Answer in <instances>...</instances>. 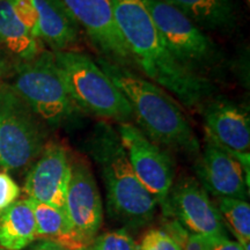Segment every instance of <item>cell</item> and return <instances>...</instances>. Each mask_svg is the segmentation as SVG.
Masks as SVG:
<instances>
[{
  "instance_id": "2",
  "label": "cell",
  "mask_w": 250,
  "mask_h": 250,
  "mask_svg": "<svg viewBox=\"0 0 250 250\" xmlns=\"http://www.w3.org/2000/svg\"><path fill=\"white\" fill-rule=\"evenodd\" d=\"M85 147L101 171L109 215L127 228L151 224L158 203L134 174L116 127L99 122Z\"/></svg>"
},
{
  "instance_id": "17",
  "label": "cell",
  "mask_w": 250,
  "mask_h": 250,
  "mask_svg": "<svg viewBox=\"0 0 250 250\" xmlns=\"http://www.w3.org/2000/svg\"><path fill=\"white\" fill-rule=\"evenodd\" d=\"M36 239V221L31 199H20L0 211V247L22 250Z\"/></svg>"
},
{
  "instance_id": "6",
  "label": "cell",
  "mask_w": 250,
  "mask_h": 250,
  "mask_svg": "<svg viewBox=\"0 0 250 250\" xmlns=\"http://www.w3.org/2000/svg\"><path fill=\"white\" fill-rule=\"evenodd\" d=\"M153 22L174 57L188 71L210 79L223 65L224 55L208 34L164 0H144Z\"/></svg>"
},
{
  "instance_id": "15",
  "label": "cell",
  "mask_w": 250,
  "mask_h": 250,
  "mask_svg": "<svg viewBox=\"0 0 250 250\" xmlns=\"http://www.w3.org/2000/svg\"><path fill=\"white\" fill-rule=\"evenodd\" d=\"M40 39L55 52L68 51L79 37V26L61 0H33Z\"/></svg>"
},
{
  "instance_id": "5",
  "label": "cell",
  "mask_w": 250,
  "mask_h": 250,
  "mask_svg": "<svg viewBox=\"0 0 250 250\" xmlns=\"http://www.w3.org/2000/svg\"><path fill=\"white\" fill-rule=\"evenodd\" d=\"M54 55L71 99L79 110L118 123H131L134 117L130 102L98 62L71 50Z\"/></svg>"
},
{
  "instance_id": "25",
  "label": "cell",
  "mask_w": 250,
  "mask_h": 250,
  "mask_svg": "<svg viewBox=\"0 0 250 250\" xmlns=\"http://www.w3.org/2000/svg\"><path fill=\"white\" fill-rule=\"evenodd\" d=\"M21 190L6 171H0V211L18 201Z\"/></svg>"
},
{
  "instance_id": "16",
  "label": "cell",
  "mask_w": 250,
  "mask_h": 250,
  "mask_svg": "<svg viewBox=\"0 0 250 250\" xmlns=\"http://www.w3.org/2000/svg\"><path fill=\"white\" fill-rule=\"evenodd\" d=\"M179 9L202 30L228 34L236 28L237 11L233 0H164Z\"/></svg>"
},
{
  "instance_id": "23",
  "label": "cell",
  "mask_w": 250,
  "mask_h": 250,
  "mask_svg": "<svg viewBox=\"0 0 250 250\" xmlns=\"http://www.w3.org/2000/svg\"><path fill=\"white\" fill-rule=\"evenodd\" d=\"M137 250H181V247L165 229L152 228L137 245Z\"/></svg>"
},
{
  "instance_id": "30",
  "label": "cell",
  "mask_w": 250,
  "mask_h": 250,
  "mask_svg": "<svg viewBox=\"0 0 250 250\" xmlns=\"http://www.w3.org/2000/svg\"><path fill=\"white\" fill-rule=\"evenodd\" d=\"M0 250H4V249H0Z\"/></svg>"
},
{
  "instance_id": "19",
  "label": "cell",
  "mask_w": 250,
  "mask_h": 250,
  "mask_svg": "<svg viewBox=\"0 0 250 250\" xmlns=\"http://www.w3.org/2000/svg\"><path fill=\"white\" fill-rule=\"evenodd\" d=\"M0 44L20 61L40 54L37 40L15 14L9 0H0Z\"/></svg>"
},
{
  "instance_id": "28",
  "label": "cell",
  "mask_w": 250,
  "mask_h": 250,
  "mask_svg": "<svg viewBox=\"0 0 250 250\" xmlns=\"http://www.w3.org/2000/svg\"><path fill=\"white\" fill-rule=\"evenodd\" d=\"M6 70H7V67H6L5 59L0 56V85L2 83V78H4V74L6 73Z\"/></svg>"
},
{
  "instance_id": "14",
  "label": "cell",
  "mask_w": 250,
  "mask_h": 250,
  "mask_svg": "<svg viewBox=\"0 0 250 250\" xmlns=\"http://www.w3.org/2000/svg\"><path fill=\"white\" fill-rule=\"evenodd\" d=\"M202 108L208 139L234 158L249 153L250 120L245 109L227 99L208 100Z\"/></svg>"
},
{
  "instance_id": "22",
  "label": "cell",
  "mask_w": 250,
  "mask_h": 250,
  "mask_svg": "<svg viewBox=\"0 0 250 250\" xmlns=\"http://www.w3.org/2000/svg\"><path fill=\"white\" fill-rule=\"evenodd\" d=\"M88 250H137V243L125 229H118L96 236L87 247Z\"/></svg>"
},
{
  "instance_id": "9",
  "label": "cell",
  "mask_w": 250,
  "mask_h": 250,
  "mask_svg": "<svg viewBox=\"0 0 250 250\" xmlns=\"http://www.w3.org/2000/svg\"><path fill=\"white\" fill-rule=\"evenodd\" d=\"M102 58L123 66H134L115 19L111 0H61Z\"/></svg>"
},
{
  "instance_id": "10",
  "label": "cell",
  "mask_w": 250,
  "mask_h": 250,
  "mask_svg": "<svg viewBox=\"0 0 250 250\" xmlns=\"http://www.w3.org/2000/svg\"><path fill=\"white\" fill-rule=\"evenodd\" d=\"M165 215L174 217L192 233L228 239L226 225L218 208L193 177H182L173 184Z\"/></svg>"
},
{
  "instance_id": "21",
  "label": "cell",
  "mask_w": 250,
  "mask_h": 250,
  "mask_svg": "<svg viewBox=\"0 0 250 250\" xmlns=\"http://www.w3.org/2000/svg\"><path fill=\"white\" fill-rule=\"evenodd\" d=\"M161 228L179 243L181 250H211L215 243L223 240L190 232L176 219L167 220Z\"/></svg>"
},
{
  "instance_id": "8",
  "label": "cell",
  "mask_w": 250,
  "mask_h": 250,
  "mask_svg": "<svg viewBox=\"0 0 250 250\" xmlns=\"http://www.w3.org/2000/svg\"><path fill=\"white\" fill-rule=\"evenodd\" d=\"M116 130L134 174L166 214L174 184L173 159L134 124L118 123Z\"/></svg>"
},
{
  "instance_id": "11",
  "label": "cell",
  "mask_w": 250,
  "mask_h": 250,
  "mask_svg": "<svg viewBox=\"0 0 250 250\" xmlns=\"http://www.w3.org/2000/svg\"><path fill=\"white\" fill-rule=\"evenodd\" d=\"M64 211L78 235L88 247L101 228L103 204L95 177L88 166L81 160L71 164Z\"/></svg>"
},
{
  "instance_id": "24",
  "label": "cell",
  "mask_w": 250,
  "mask_h": 250,
  "mask_svg": "<svg viewBox=\"0 0 250 250\" xmlns=\"http://www.w3.org/2000/svg\"><path fill=\"white\" fill-rule=\"evenodd\" d=\"M15 14L20 19L30 34L36 40L40 39L39 22H37V12L33 0H9Z\"/></svg>"
},
{
  "instance_id": "3",
  "label": "cell",
  "mask_w": 250,
  "mask_h": 250,
  "mask_svg": "<svg viewBox=\"0 0 250 250\" xmlns=\"http://www.w3.org/2000/svg\"><path fill=\"white\" fill-rule=\"evenodd\" d=\"M98 65L130 102L139 129L156 145L196 153L199 142L179 103L132 68L99 57Z\"/></svg>"
},
{
  "instance_id": "12",
  "label": "cell",
  "mask_w": 250,
  "mask_h": 250,
  "mask_svg": "<svg viewBox=\"0 0 250 250\" xmlns=\"http://www.w3.org/2000/svg\"><path fill=\"white\" fill-rule=\"evenodd\" d=\"M70 176L67 151L61 144L50 143L30 167L23 190L33 201L64 210Z\"/></svg>"
},
{
  "instance_id": "20",
  "label": "cell",
  "mask_w": 250,
  "mask_h": 250,
  "mask_svg": "<svg viewBox=\"0 0 250 250\" xmlns=\"http://www.w3.org/2000/svg\"><path fill=\"white\" fill-rule=\"evenodd\" d=\"M219 212L224 223L236 237L243 250H249L250 243V205L237 198H219Z\"/></svg>"
},
{
  "instance_id": "13",
  "label": "cell",
  "mask_w": 250,
  "mask_h": 250,
  "mask_svg": "<svg viewBox=\"0 0 250 250\" xmlns=\"http://www.w3.org/2000/svg\"><path fill=\"white\" fill-rule=\"evenodd\" d=\"M198 182L206 192L217 198L247 201L249 182L242 166L229 153L206 137L204 151L196 162Z\"/></svg>"
},
{
  "instance_id": "1",
  "label": "cell",
  "mask_w": 250,
  "mask_h": 250,
  "mask_svg": "<svg viewBox=\"0 0 250 250\" xmlns=\"http://www.w3.org/2000/svg\"><path fill=\"white\" fill-rule=\"evenodd\" d=\"M127 49L149 81L173 94L187 108H198L217 92L211 79L188 71L174 57L153 22L144 0H111Z\"/></svg>"
},
{
  "instance_id": "18",
  "label": "cell",
  "mask_w": 250,
  "mask_h": 250,
  "mask_svg": "<svg viewBox=\"0 0 250 250\" xmlns=\"http://www.w3.org/2000/svg\"><path fill=\"white\" fill-rule=\"evenodd\" d=\"M36 221V239L50 241L66 250H80L87 248L74 229L66 212L51 205L33 201Z\"/></svg>"
},
{
  "instance_id": "7",
  "label": "cell",
  "mask_w": 250,
  "mask_h": 250,
  "mask_svg": "<svg viewBox=\"0 0 250 250\" xmlns=\"http://www.w3.org/2000/svg\"><path fill=\"white\" fill-rule=\"evenodd\" d=\"M48 137L45 124L8 83L0 85V168L26 169L39 158Z\"/></svg>"
},
{
  "instance_id": "26",
  "label": "cell",
  "mask_w": 250,
  "mask_h": 250,
  "mask_svg": "<svg viewBox=\"0 0 250 250\" xmlns=\"http://www.w3.org/2000/svg\"><path fill=\"white\" fill-rule=\"evenodd\" d=\"M211 250H243L242 247L236 241H232L229 239H223L218 241Z\"/></svg>"
},
{
  "instance_id": "29",
  "label": "cell",
  "mask_w": 250,
  "mask_h": 250,
  "mask_svg": "<svg viewBox=\"0 0 250 250\" xmlns=\"http://www.w3.org/2000/svg\"><path fill=\"white\" fill-rule=\"evenodd\" d=\"M80 250H88V248H83V249H80Z\"/></svg>"
},
{
  "instance_id": "4",
  "label": "cell",
  "mask_w": 250,
  "mask_h": 250,
  "mask_svg": "<svg viewBox=\"0 0 250 250\" xmlns=\"http://www.w3.org/2000/svg\"><path fill=\"white\" fill-rule=\"evenodd\" d=\"M9 87L52 129L71 126L79 108L71 99L52 52H41L14 67Z\"/></svg>"
},
{
  "instance_id": "27",
  "label": "cell",
  "mask_w": 250,
  "mask_h": 250,
  "mask_svg": "<svg viewBox=\"0 0 250 250\" xmlns=\"http://www.w3.org/2000/svg\"><path fill=\"white\" fill-rule=\"evenodd\" d=\"M29 250H66L62 247L56 245V243H52L50 241H44V240H41L40 242H37L36 245L30 247Z\"/></svg>"
}]
</instances>
